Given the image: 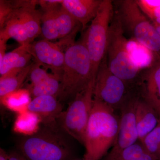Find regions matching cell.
<instances>
[{"instance_id": "cell-1", "label": "cell", "mask_w": 160, "mask_h": 160, "mask_svg": "<svg viewBox=\"0 0 160 160\" xmlns=\"http://www.w3.org/2000/svg\"><path fill=\"white\" fill-rule=\"evenodd\" d=\"M119 122L114 109L93 98L84 140L85 160H99L107 153L117 138Z\"/></svg>"}, {"instance_id": "cell-2", "label": "cell", "mask_w": 160, "mask_h": 160, "mask_svg": "<svg viewBox=\"0 0 160 160\" xmlns=\"http://www.w3.org/2000/svg\"><path fill=\"white\" fill-rule=\"evenodd\" d=\"M61 78V100L74 98L87 88L93 78L91 61L82 40L71 42L66 47Z\"/></svg>"}, {"instance_id": "cell-3", "label": "cell", "mask_w": 160, "mask_h": 160, "mask_svg": "<svg viewBox=\"0 0 160 160\" xmlns=\"http://www.w3.org/2000/svg\"><path fill=\"white\" fill-rule=\"evenodd\" d=\"M13 8L1 26L0 40L13 39L22 45H29L41 35V11L38 1H14Z\"/></svg>"}, {"instance_id": "cell-4", "label": "cell", "mask_w": 160, "mask_h": 160, "mask_svg": "<svg viewBox=\"0 0 160 160\" xmlns=\"http://www.w3.org/2000/svg\"><path fill=\"white\" fill-rule=\"evenodd\" d=\"M117 15L124 30L129 32L133 40L160 57V36L153 24L140 9L136 1L118 2Z\"/></svg>"}, {"instance_id": "cell-5", "label": "cell", "mask_w": 160, "mask_h": 160, "mask_svg": "<svg viewBox=\"0 0 160 160\" xmlns=\"http://www.w3.org/2000/svg\"><path fill=\"white\" fill-rule=\"evenodd\" d=\"M114 16L110 23L107 41V65L112 73L126 82L136 77L140 68L129 54V41L124 35L122 23L117 15Z\"/></svg>"}, {"instance_id": "cell-6", "label": "cell", "mask_w": 160, "mask_h": 160, "mask_svg": "<svg viewBox=\"0 0 160 160\" xmlns=\"http://www.w3.org/2000/svg\"><path fill=\"white\" fill-rule=\"evenodd\" d=\"M113 13L112 1L102 0L96 16L82 39L91 60L93 78H96L99 67L106 57L109 26Z\"/></svg>"}, {"instance_id": "cell-7", "label": "cell", "mask_w": 160, "mask_h": 160, "mask_svg": "<svg viewBox=\"0 0 160 160\" xmlns=\"http://www.w3.org/2000/svg\"><path fill=\"white\" fill-rule=\"evenodd\" d=\"M19 149L27 160H67L70 156L62 138L48 128L24 138Z\"/></svg>"}, {"instance_id": "cell-8", "label": "cell", "mask_w": 160, "mask_h": 160, "mask_svg": "<svg viewBox=\"0 0 160 160\" xmlns=\"http://www.w3.org/2000/svg\"><path fill=\"white\" fill-rule=\"evenodd\" d=\"M62 2L38 1L41 8V35L44 39L52 41L71 36L81 25L64 9Z\"/></svg>"}, {"instance_id": "cell-9", "label": "cell", "mask_w": 160, "mask_h": 160, "mask_svg": "<svg viewBox=\"0 0 160 160\" xmlns=\"http://www.w3.org/2000/svg\"><path fill=\"white\" fill-rule=\"evenodd\" d=\"M95 79L92 78L87 88L75 97L59 118L63 129L83 144L93 106Z\"/></svg>"}, {"instance_id": "cell-10", "label": "cell", "mask_w": 160, "mask_h": 160, "mask_svg": "<svg viewBox=\"0 0 160 160\" xmlns=\"http://www.w3.org/2000/svg\"><path fill=\"white\" fill-rule=\"evenodd\" d=\"M126 83L109 70L106 56L96 78L93 98L114 109L123 102L126 92Z\"/></svg>"}, {"instance_id": "cell-11", "label": "cell", "mask_w": 160, "mask_h": 160, "mask_svg": "<svg viewBox=\"0 0 160 160\" xmlns=\"http://www.w3.org/2000/svg\"><path fill=\"white\" fill-rule=\"evenodd\" d=\"M29 50L35 63L40 64L46 70L50 69L52 73L62 78L65 52L59 43L43 39L29 44Z\"/></svg>"}, {"instance_id": "cell-12", "label": "cell", "mask_w": 160, "mask_h": 160, "mask_svg": "<svg viewBox=\"0 0 160 160\" xmlns=\"http://www.w3.org/2000/svg\"><path fill=\"white\" fill-rule=\"evenodd\" d=\"M137 100H130L122 106L117 138L109 153L119 154L138 140L135 117Z\"/></svg>"}, {"instance_id": "cell-13", "label": "cell", "mask_w": 160, "mask_h": 160, "mask_svg": "<svg viewBox=\"0 0 160 160\" xmlns=\"http://www.w3.org/2000/svg\"><path fill=\"white\" fill-rule=\"evenodd\" d=\"M28 110L38 114L47 128L56 130V121L63 112L62 106L58 98L44 95L33 98Z\"/></svg>"}, {"instance_id": "cell-14", "label": "cell", "mask_w": 160, "mask_h": 160, "mask_svg": "<svg viewBox=\"0 0 160 160\" xmlns=\"http://www.w3.org/2000/svg\"><path fill=\"white\" fill-rule=\"evenodd\" d=\"M102 0H63L62 6L82 26L83 31L96 16Z\"/></svg>"}, {"instance_id": "cell-15", "label": "cell", "mask_w": 160, "mask_h": 160, "mask_svg": "<svg viewBox=\"0 0 160 160\" xmlns=\"http://www.w3.org/2000/svg\"><path fill=\"white\" fill-rule=\"evenodd\" d=\"M143 82L145 100L160 118V57L146 72Z\"/></svg>"}, {"instance_id": "cell-16", "label": "cell", "mask_w": 160, "mask_h": 160, "mask_svg": "<svg viewBox=\"0 0 160 160\" xmlns=\"http://www.w3.org/2000/svg\"><path fill=\"white\" fill-rule=\"evenodd\" d=\"M135 117L138 140L141 142L157 126L160 117L154 108L145 100H138Z\"/></svg>"}, {"instance_id": "cell-17", "label": "cell", "mask_w": 160, "mask_h": 160, "mask_svg": "<svg viewBox=\"0 0 160 160\" xmlns=\"http://www.w3.org/2000/svg\"><path fill=\"white\" fill-rule=\"evenodd\" d=\"M29 45H22L7 52L0 60L1 76L15 69H23L30 65L32 56L29 50Z\"/></svg>"}, {"instance_id": "cell-18", "label": "cell", "mask_w": 160, "mask_h": 160, "mask_svg": "<svg viewBox=\"0 0 160 160\" xmlns=\"http://www.w3.org/2000/svg\"><path fill=\"white\" fill-rule=\"evenodd\" d=\"M32 64L23 69H15L0 78V98L20 89L29 77Z\"/></svg>"}, {"instance_id": "cell-19", "label": "cell", "mask_w": 160, "mask_h": 160, "mask_svg": "<svg viewBox=\"0 0 160 160\" xmlns=\"http://www.w3.org/2000/svg\"><path fill=\"white\" fill-rule=\"evenodd\" d=\"M31 95L27 89H20L0 98L1 102L7 109L18 114L28 110Z\"/></svg>"}, {"instance_id": "cell-20", "label": "cell", "mask_w": 160, "mask_h": 160, "mask_svg": "<svg viewBox=\"0 0 160 160\" xmlns=\"http://www.w3.org/2000/svg\"><path fill=\"white\" fill-rule=\"evenodd\" d=\"M42 120L40 117L32 112L27 110L18 114L13 126L15 132L29 136L40 130Z\"/></svg>"}, {"instance_id": "cell-21", "label": "cell", "mask_w": 160, "mask_h": 160, "mask_svg": "<svg viewBox=\"0 0 160 160\" xmlns=\"http://www.w3.org/2000/svg\"><path fill=\"white\" fill-rule=\"evenodd\" d=\"M61 77L53 73L42 82L34 86L29 85L27 88L33 98L49 95L53 96L58 98L61 93Z\"/></svg>"}, {"instance_id": "cell-22", "label": "cell", "mask_w": 160, "mask_h": 160, "mask_svg": "<svg viewBox=\"0 0 160 160\" xmlns=\"http://www.w3.org/2000/svg\"><path fill=\"white\" fill-rule=\"evenodd\" d=\"M128 49L129 54L139 68L152 65L153 52L134 40L129 41Z\"/></svg>"}, {"instance_id": "cell-23", "label": "cell", "mask_w": 160, "mask_h": 160, "mask_svg": "<svg viewBox=\"0 0 160 160\" xmlns=\"http://www.w3.org/2000/svg\"><path fill=\"white\" fill-rule=\"evenodd\" d=\"M146 151L160 160V118L157 126L141 142Z\"/></svg>"}, {"instance_id": "cell-24", "label": "cell", "mask_w": 160, "mask_h": 160, "mask_svg": "<svg viewBox=\"0 0 160 160\" xmlns=\"http://www.w3.org/2000/svg\"><path fill=\"white\" fill-rule=\"evenodd\" d=\"M145 151L142 143H136L124 149L120 154L113 155L109 153L105 160H138Z\"/></svg>"}, {"instance_id": "cell-25", "label": "cell", "mask_w": 160, "mask_h": 160, "mask_svg": "<svg viewBox=\"0 0 160 160\" xmlns=\"http://www.w3.org/2000/svg\"><path fill=\"white\" fill-rule=\"evenodd\" d=\"M52 73H48L47 70L43 68L38 63L32 64L31 70L29 75L30 81V86H34L46 79Z\"/></svg>"}, {"instance_id": "cell-26", "label": "cell", "mask_w": 160, "mask_h": 160, "mask_svg": "<svg viewBox=\"0 0 160 160\" xmlns=\"http://www.w3.org/2000/svg\"><path fill=\"white\" fill-rule=\"evenodd\" d=\"M8 160H27L22 152H13L8 154Z\"/></svg>"}, {"instance_id": "cell-27", "label": "cell", "mask_w": 160, "mask_h": 160, "mask_svg": "<svg viewBox=\"0 0 160 160\" xmlns=\"http://www.w3.org/2000/svg\"><path fill=\"white\" fill-rule=\"evenodd\" d=\"M6 42L4 40H0V60H2L6 54Z\"/></svg>"}, {"instance_id": "cell-28", "label": "cell", "mask_w": 160, "mask_h": 160, "mask_svg": "<svg viewBox=\"0 0 160 160\" xmlns=\"http://www.w3.org/2000/svg\"><path fill=\"white\" fill-rule=\"evenodd\" d=\"M138 160H157L155 158L145 150V152Z\"/></svg>"}, {"instance_id": "cell-29", "label": "cell", "mask_w": 160, "mask_h": 160, "mask_svg": "<svg viewBox=\"0 0 160 160\" xmlns=\"http://www.w3.org/2000/svg\"><path fill=\"white\" fill-rule=\"evenodd\" d=\"M0 160H8V154L2 148L0 149Z\"/></svg>"}, {"instance_id": "cell-30", "label": "cell", "mask_w": 160, "mask_h": 160, "mask_svg": "<svg viewBox=\"0 0 160 160\" xmlns=\"http://www.w3.org/2000/svg\"><path fill=\"white\" fill-rule=\"evenodd\" d=\"M152 24H153V26H154L155 28L156 29L157 31L160 36V25L155 22H153Z\"/></svg>"}]
</instances>
